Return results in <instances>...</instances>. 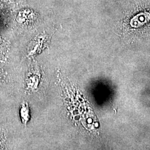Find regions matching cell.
<instances>
[{"label": "cell", "mask_w": 150, "mask_h": 150, "mask_svg": "<svg viewBox=\"0 0 150 150\" xmlns=\"http://www.w3.org/2000/svg\"><path fill=\"white\" fill-rule=\"evenodd\" d=\"M20 116L21 118L22 122L25 126L27 125L30 116V110L28 105L27 102H23L22 104L20 110Z\"/></svg>", "instance_id": "obj_1"}, {"label": "cell", "mask_w": 150, "mask_h": 150, "mask_svg": "<svg viewBox=\"0 0 150 150\" xmlns=\"http://www.w3.org/2000/svg\"><path fill=\"white\" fill-rule=\"evenodd\" d=\"M7 134L5 130L0 132V150H5Z\"/></svg>", "instance_id": "obj_2"}]
</instances>
